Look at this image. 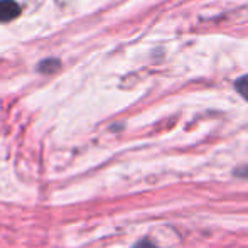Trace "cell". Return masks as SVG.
<instances>
[{
	"label": "cell",
	"instance_id": "1",
	"mask_svg": "<svg viewBox=\"0 0 248 248\" xmlns=\"http://www.w3.org/2000/svg\"><path fill=\"white\" fill-rule=\"evenodd\" d=\"M20 14V5L16 0H0V22H9Z\"/></svg>",
	"mask_w": 248,
	"mask_h": 248
},
{
	"label": "cell",
	"instance_id": "2",
	"mask_svg": "<svg viewBox=\"0 0 248 248\" xmlns=\"http://www.w3.org/2000/svg\"><path fill=\"white\" fill-rule=\"evenodd\" d=\"M235 88H236V92H238L240 95L243 96V98L248 100V75L247 76H242V78L236 79Z\"/></svg>",
	"mask_w": 248,
	"mask_h": 248
}]
</instances>
